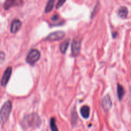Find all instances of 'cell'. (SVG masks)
Here are the masks:
<instances>
[{"label": "cell", "mask_w": 131, "mask_h": 131, "mask_svg": "<svg viewBox=\"0 0 131 131\" xmlns=\"http://www.w3.org/2000/svg\"><path fill=\"white\" fill-rule=\"evenodd\" d=\"M41 124L40 118L37 114L31 113L26 115L23 118L22 124L25 127L36 128L38 127Z\"/></svg>", "instance_id": "1"}, {"label": "cell", "mask_w": 131, "mask_h": 131, "mask_svg": "<svg viewBox=\"0 0 131 131\" xmlns=\"http://www.w3.org/2000/svg\"><path fill=\"white\" fill-rule=\"evenodd\" d=\"M12 105L11 101H8L3 105L0 110V119L3 124H5L8 119L10 114L12 111Z\"/></svg>", "instance_id": "2"}, {"label": "cell", "mask_w": 131, "mask_h": 131, "mask_svg": "<svg viewBox=\"0 0 131 131\" xmlns=\"http://www.w3.org/2000/svg\"><path fill=\"white\" fill-rule=\"evenodd\" d=\"M40 57V53L37 49H31L26 57V62L30 65H33L38 61Z\"/></svg>", "instance_id": "3"}, {"label": "cell", "mask_w": 131, "mask_h": 131, "mask_svg": "<svg viewBox=\"0 0 131 131\" xmlns=\"http://www.w3.org/2000/svg\"><path fill=\"white\" fill-rule=\"evenodd\" d=\"M65 35V33L62 31H58L53 32L50 33L47 36L45 40L48 41H56L61 40L64 38Z\"/></svg>", "instance_id": "4"}, {"label": "cell", "mask_w": 131, "mask_h": 131, "mask_svg": "<svg viewBox=\"0 0 131 131\" xmlns=\"http://www.w3.org/2000/svg\"><path fill=\"white\" fill-rule=\"evenodd\" d=\"M81 41L74 40L72 43V55L74 57H76L79 55L81 50Z\"/></svg>", "instance_id": "5"}, {"label": "cell", "mask_w": 131, "mask_h": 131, "mask_svg": "<svg viewBox=\"0 0 131 131\" xmlns=\"http://www.w3.org/2000/svg\"><path fill=\"white\" fill-rule=\"evenodd\" d=\"M12 69L11 67H8L6 69L3 75L2 79H1V84L2 86H5L7 84L8 82L9 79L10 78V76L12 75Z\"/></svg>", "instance_id": "6"}, {"label": "cell", "mask_w": 131, "mask_h": 131, "mask_svg": "<svg viewBox=\"0 0 131 131\" xmlns=\"http://www.w3.org/2000/svg\"><path fill=\"white\" fill-rule=\"evenodd\" d=\"M101 106L105 111H109L111 109V106H112V102H111L110 95H107L102 99V102H101Z\"/></svg>", "instance_id": "7"}, {"label": "cell", "mask_w": 131, "mask_h": 131, "mask_svg": "<svg viewBox=\"0 0 131 131\" xmlns=\"http://www.w3.org/2000/svg\"><path fill=\"white\" fill-rule=\"evenodd\" d=\"M23 1L20 0H7L5 2L3 5V7L5 10H8L13 6H20L23 5Z\"/></svg>", "instance_id": "8"}, {"label": "cell", "mask_w": 131, "mask_h": 131, "mask_svg": "<svg viewBox=\"0 0 131 131\" xmlns=\"http://www.w3.org/2000/svg\"><path fill=\"white\" fill-rule=\"evenodd\" d=\"M22 23L20 20L19 19H14L11 24V27H10V31L12 33H15L19 31L21 27Z\"/></svg>", "instance_id": "9"}, {"label": "cell", "mask_w": 131, "mask_h": 131, "mask_svg": "<svg viewBox=\"0 0 131 131\" xmlns=\"http://www.w3.org/2000/svg\"><path fill=\"white\" fill-rule=\"evenodd\" d=\"M128 12H129V11H128V9L126 6H121L118 10L117 14L120 18L125 19L127 17Z\"/></svg>", "instance_id": "10"}, {"label": "cell", "mask_w": 131, "mask_h": 131, "mask_svg": "<svg viewBox=\"0 0 131 131\" xmlns=\"http://www.w3.org/2000/svg\"><path fill=\"white\" fill-rule=\"evenodd\" d=\"M90 107H88V106H83L80 110L81 114L82 116H83L84 118H88L90 116Z\"/></svg>", "instance_id": "11"}, {"label": "cell", "mask_w": 131, "mask_h": 131, "mask_svg": "<svg viewBox=\"0 0 131 131\" xmlns=\"http://www.w3.org/2000/svg\"><path fill=\"white\" fill-rule=\"evenodd\" d=\"M117 95L120 101L122 99L125 95V90H124V87L119 84H118L117 85Z\"/></svg>", "instance_id": "12"}, {"label": "cell", "mask_w": 131, "mask_h": 131, "mask_svg": "<svg viewBox=\"0 0 131 131\" xmlns=\"http://www.w3.org/2000/svg\"><path fill=\"white\" fill-rule=\"evenodd\" d=\"M69 40H67L63 42V43H61V44L60 45V50L61 51V53L63 54H65L67 50L68 47H69Z\"/></svg>", "instance_id": "13"}, {"label": "cell", "mask_w": 131, "mask_h": 131, "mask_svg": "<svg viewBox=\"0 0 131 131\" xmlns=\"http://www.w3.org/2000/svg\"><path fill=\"white\" fill-rule=\"evenodd\" d=\"M54 3V0H50V1H49L47 5H46V9H45V12H50L52 10V9L53 8Z\"/></svg>", "instance_id": "14"}, {"label": "cell", "mask_w": 131, "mask_h": 131, "mask_svg": "<svg viewBox=\"0 0 131 131\" xmlns=\"http://www.w3.org/2000/svg\"><path fill=\"white\" fill-rule=\"evenodd\" d=\"M50 127L52 131H58L56 123V119L54 118H52L50 120Z\"/></svg>", "instance_id": "15"}, {"label": "cell", "mask_w": 131, "mask_h": 131, "mask_svg": "<svg viewBox=\"0 0 131 131\" xmlns=\"http://www.w3.org/2000/svg\"><path fill=\"white\" fill-rule=\"evenodd\" d=\"M77 120H78V115H77L76 111H73L72 113V124L76 123Z\"/></svg>", "instance_id": "16"}, {"label": "cell", "mask_w": 131, "mask_h": 131, "mask_svg": "<svg viewBox=\"0 0 131 131\" xmlns=\"http://www.w3.org/2000/svg\"><path fill=\"white\" fill-rule=\"evenodd\" d=\"M65 3V1H59L58 2L57 5H56V8H59L60 7H61Z\"/></svg>", "instance_id": "17"}, {"label": "cell", "mask_w": 131, "mask_h": 131, "mask_svg": "<svg viewBox=\"0 0 131 131\" xmlns=\"http://www.w3.org/2000/svg\"><path fill=\"white\" fill-rule=\"evenodd\" d=\"M58 19H59V16L58 15H54V16L52 17V20H53V21L57 20Z\"/></svg>", "instance_id": "18"}, {"label": "cell", "mask_w": 131, "mask_h": 131, "mask_svg": "<svg viewBox=\"0 0 131 131\" xmlns=\"http://www.w3.org/2000/svg\"><path fill=\"white\" fill-rule=\"evenodd\" d=\"M130 97H131V86H130Z\"/></svg>", "instance_id": "19"}]
</instances>
